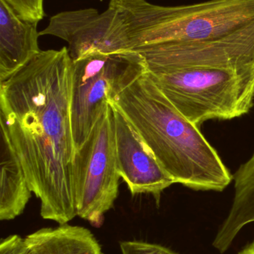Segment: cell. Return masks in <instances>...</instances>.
Listing matches in <instances>:
<instances>
[{
    "mask_svg": "<svg viewBox=\"0 0 254 254\" xmlns=\"http://www.w3.org/2000/svg\"><path fill=\"white\" fill-rule=\"evenodd\" d=\"M68 49L41 51L0 83V122L8 132L40 216L60 225L77 213Z\"/></svg>",
    "mask_w": 254,
    "mask_h": 254,
    "instance_id": "cell-1",
    "label": "cell"
},
{
    "mask_svg": "<svg viewBox=\"0 0 254 254\" xmlns=\"http://www.w3.org/2000/svg\"><path fill=\"white\" fill-rule=\"evenodd\" d=\"M107 102L128 121L174 184L221 192L232 182L217 151L167 99L147 70Z\"/></svg>",
    "mask_w": 254,
    "mask_h": 254,
    "instance_id": "cell-2",
    "label": "cell"
},
{
    "mask_svg": "<svg viewBox=\"0 0 254 254\" xmlns=\"http://www.w3.org/2000/svg\"><path fill=\"white\" fill-rule=\"evenodd\" d=\"M122 15L133 49L168 42L203 41L228 35L254 22V0H210L162 6L146 0H110Z\"/></svg>",
    "mask_w": 254,
    "mask_h": 254,
    "instance_id": "cell-3",
    "label": "cell"
},
{
    "mask_svg": "<svg viewBox=\"0 0 254 254\" xmlns=\"http://www.w3.org/2000/svg\"><path fill=\"white\" fill-rule=\"evenodd\" d=\"M147 72L167 99L197 126L213 119L241 117L254 106V64Z\"/></svg>",
    "mask_w": 254,
    "mask_h": 254,
    "instance_id": "cell-4",
    "label": "cell"
},
{
    "mask_svg": "<svg viewBox=\"0 0 254 254\" xmlns=\"http://www.w3.org/2000/svg\"><path fill=\"white\" fill-rule=\"evenodd\" d=\"M146 70L143 57L134 50L73 61L70 104L76 151L87 140L108 100Z\"/></svg>",
    "mask_w": 254,
    "mask_h": 254,
    "instance_id": "cell-5",
    "label": "cell"
},
{
    "mask_svg": "<svg viewBox=\"0 0 254 254\" xmlns=\"http://www.w3.org/2000/svg\"><path fill=\"white\" fill-rule=\"evenodd\" d=\"M78 216L93 226L102 224L119 194L114 113L108 104L87 140L76 151L73 164Z\"/></svg>",
    "mask_w": 254,
    "mask_h": 254,
    "instance_id": "cell-6",
    "label": "cell"
},
{
    "mask_svg": "<svg viewBox=\"0 0 254 254\" xmlns=\"http://www.w3.org/2000/svg\"><path fill=\"white\" fill-rule=\"evenodd\" d=\"M133 50L143 57L149 71L243 66L254 64V22L218 38L189 43L168 42Z\"/></svg>",
    "mask_w": 254,
    "mask_h": 254,
    "instance_id": "cell-7",
    "label": "cell"
},
{
    "mask_svg": "<svg viewBox=\"0 0 254 254\" xmlns=\"http://www.w3.org/2000/svg\"><path fill=\"white\" fill-rule=\"evenodd\" d=\"M39 34L65 40L73 61L132 50L126 24L111 6L101 13L97 9L85 8L57 13Z\"/></svg>",
    "mask_w": 254,
    "mask_h": 254,
    "instance_id": "cell-8",
    "label": "cell"
},
{
    "mask_svg": "<svg viewBox=\"0 0 254 254\" xmlns=\"http://www.w3.org/2000/svg\"><path fill=\"white\" fill-rule=\"evenodd\" d=\"M115 139L118 171L133 195L152 194L159 202L164 190L174 184L158 164L146 143L116 109Z\"/></svg>",
    "mask_w": 254,
    "mask_h": 254,
    "instance_id": "cell-9",
    "label": "cell"
},
{
    "mask_svg": "<svg viewBox=\"0 0 254 254\" xmlns=\"http://www.w3.org/2000/svg\"><path fill=\"white\" fill-rule=\"evenodd\" d=\"M37 24L24 20L5 0H0V83L41 52Z\"/></svg>",
    "mask_w": 254,
    "mask_h": 254,
    "instance_id": "cell-10",
    "label": "cell"
},
{
    "mask_svg": "<svg viewBox=\"0 0 254 254\" xmlns=\"http://www.w3.org/2000/svg\"><path fill=\"white\" fill-rule=\"evenodd\" d=\"M0 175V220H12L22 214L32 192L7 128L1 123Z\"/></svg>",
    "mask_w": 254,
    "mask_h": 254,
    "instance_id": "cell-11",
    "label": "cell"
},
{
    "mask_svg": "<svg viewBox=\"0 0 254 254\" xmlns=\"http://www.w3.org/2000/svg\"><path fill=\"white\" fill-rule=\"evenodd\" d=\"M25 240L26 254H102L99 243L89 230L67 224L42 228Z\"/></svg>",
    "mask_w": 254,
    "mask_h": 254,
    "instance_id": "cell-12",
    "label": "cell"
},
{
    "mask_svg": "<svg viewBox=\"0 0 254 254\" xmlns=\"http://www.w3.org/2000/svg\"><path fill=\"white\" fill-rule=\"evenodd\" d=\"M22 19L37 22L45 16L43 0H5Z\"/></svg>",
    "mask_w": 254,
    "mask_h": 254,
    "instance_id": "cell-13",
    "label": "cell"
},
{
    "mask_svg": "<svg viewBox=\"0 0 254 254\" xmlns=\"http://www.w3.org/2000/svg\"><path fill=\"white\" fill-rule=\"evenodd\" d=\"M122 254H178L160 245L141 241L121 243Z\"/></svg>",
    "mask_w": 254,
    "mask_h": 254,
    "instance_id": "cell-14",
    "label": "cell"
},
{
    "mask_svg": "<svg viewBox=\"0 0 254 254\" xmlns=\"http://www.w3.org/2000/svg\"><path fill=\"white\" fill-rule=\"evenodd\" d=\"M28 244L25 238L11 235L1 240L0 254H26Z\"/></svg>",
    "mask_w": 254,
    "mask_h": 254,
    "instance_id": "cell-15",
    "label": "cell"
},
{
    "mask_svg": "<svg viewBox=\"0 0 254 254\" xmlns=\"http://www.w3.org/2000/svg\"><path fill=\"white\" fill-rule=\"evenodd\" d=\"M239 254H254V242Z\"/></svg>",
    "mask_w": 254,
    "mask_h": 254,
    "instance_id": "cell-16",
    "label": "cell"
}]
</instances>
